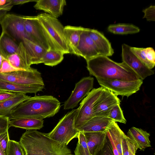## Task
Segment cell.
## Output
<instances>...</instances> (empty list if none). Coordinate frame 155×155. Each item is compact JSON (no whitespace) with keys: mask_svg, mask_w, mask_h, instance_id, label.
Instances as JSON below:
<instances>
[{"mask_svg":"<svg viewBox=\"0 0 155 155\" xmlns=\"http://www.w3.org/2000/svg\"><path fill=\"white\" fill-rule=\"evenodd\" d=\"M6 59L15 68L20 70L29 69L31 61L22 41L19 42L15 53L8 56Z\"/></svg>","mask_w":155,"mask_h":155,"instance_id":"cell-16","label":"cell"},{"mask_svg":"<svg viewBox=\"0 0 155 155\" xmlns=\"http://www.w3.org/2000/svg\"><path fill=\"white\" fill-rule=\"evenodd\" d=\"M18 45L11 37L2 32L0 35V49L5 58L15 53Z\"/></svg>","mask_w":155,"mask_h":155,"instance_id":"cell-28","label":"cell"},{"mask_svg":"<svg viewBox=\"0 0 155 155\" xmlns=\"http://www.w3.org/2000/svg\"><path fill=\"white\" fill-rule=\"evenodd\" d=\"M20 70L12 66L9 61L6 59H3L2 67L0 69V73H8L12 71Z\"/></svg>","mask_w":155,"mask_h":155,"instance_id":"cell-35","label":"cell"},{"mask_svg":"<svg viewBox=\"0 0 155 155\" xmlns=\"http://www.w3.org/2000/svg\"><path fill=\"white\" fill-rule=\"evenodd\" d=\"M131 51L141 61L150 69L155 65V52L153 48L130 47Z\"/></svg>","mask_w":155,"mask_h":155,"instance_id":"cell-24","label":"cell"},{"mask_svg":"<svg viewBox=\"0 0 155 155\" xmlns=\"http://www.w3.org/2000/svg\"><path fill=\"white\" fill-rule=\"evenodd\" d=\"M81 26L67 25L64 27V32L70 53L76 55V49L80 36L84 29Z\"/></svg>","mask_w":155,"mask_h":155,"instance_id":"cell-22","label":"cell"},{"mask_svg":"<svg viewBox=\"0 0 155 155\" xmlns=\"http://www.w3.org/2000/svg\"><path fill=\"white\" fill-rule=\"evenodd\" d=\"M127 136L137 148L141 150L151 147L150 134L141 128L132 127L129 129Z\"/></svg>","mask_w":155,"mask_h":155,"instance_id":"cell-20","label":"cell"},{"mask_svg":"<svg viewBox=\"0 0 155 155\" xmlns=\"http://www.w3.org/2000/svg\"><path fill=\"white\" fill-rule=\"evenodd\" d=\"M10 122L8 117L0 116V134L8 131Z\"/></svg>","mask_w":155,"mask_h":155,"instance_id":"cell-34","label":"cell"},{"mask_svg":"<svg viewBox=\"0 0 155 155\" xmlns=\"http://www.w3.org/2000/svg\"><path fill=\"white\" fill-rule=\"evenodd\" d=\"M0 80L23 85H44L41 73L32 68L26 70L0 73Z\"/></svg>","mask_w":155,"mask_h":155,"instance_id":"cell-9","label":"cell"},{"mask_svg":"<svg viewBox=\"0 0 155 155\" xmlns=\"http://www.w3.org/2000/svg\"><path fill=\"white\" fill-rule=\"evenodd\" d=\"M108 132L110 134L115 146L119 155H123L122 140L125 134L120 129L117 123L112 120L107 127Z\"/></svg>","mask_w":155,"mask_h":155,"instance_id":"cell-27","label":"cell"},{"mask_svg":"<svg viewBox=\"0 0 155 155\" xmlns=\"http://www.w3.org/2000/svg\"><path fill=\"white\" fill-rule=\"evenodd\" d=\"M61 103L51 95H35L19 104L8 116L9 120L28 117L40 120L52 117L57 113Z\"/></svg>","mask_w":155,"mask_h":155,"instance_id":"cell-1","label":"cell"},{"mask_svg":"<svg viewBox=\"0 0 155 155\" xmlns=\"http://www.w3.org/2000/svg\"><path fill=\"white\" fill-rule=\"evenodd\" d=\"M4 58H5L0 49V69L2 67V60Z\"/></svg>","mask_w":155,"mask_h":155,"instance_id":"cell-46","label":"cell"},{"mask_svg":"<svg viewBox=\"0 0 155 155\" xmlns=\"http://www.w3.org/2000/svg\"><path fill=\"white\" fill-rule=\"evenodd\" d=\"M104 89L101 87L92 89L81 102L78 108L75 121L76 128L94 117L92 114L94 107Z\"/></svg>","mask_w":155,"mask_h":155,"instance_id":"cell-7","label":"cell"},{"mask_svg":"<svg viewBox=\"0 0 155 155\" xmlns=\"http://www.w3.org/2000/svg\"><path fill=\"white\" fill-rule=\"evenodd\" d=\"M2 32L15 41H22L25 38H28L26 33L23 16L13 14H7L0 20Z\"/></svg>","mask_w":155,"mask_h":155,"instance_id":"cell-8","label":"cell"},{"mask_svg":"<svg viewBox=\"0 0 155 155\" xmlns=\"http://www.w3.org/2000/svg\"><path fill=\"white\" fill-rule=\"evenodd\" d=\"M78 108L68 112L59 120L50 132L46 133L49 137L67 145L73 139L78 138L79 131L74 123Z\"/></svg>","mask_w":155,"mask_h":155,"instance_id":"cell-5","label":"cell"},{"mask_svg":"<svg viewBox=\"0 0 155 155\" xmlns=\"http://www.w3.org/2000/svg\"><path fill=\"white\" fill-rule=\"evenodd\" d=\"M22 41L30 58L32 64H40L41 60L47 51L28 38H24Z\"/></svg>","mask_w":155,"mask_h":155,"instance_id":"cell-23","label":"cell"},{"mask_svg":"<svg viewBox=\"0 0 155 155\" xmlns=\"http://www.w3.org/2000/svg\"><path fill=\"white\" fill-rule=\"evenodd\" d=\"M26 33L28 39L48 51L50 47L43 34L36 16H23Z\"/></svg>","mask_w":155,"mask_h":155,"instance_id":"cell-12","label":"cell"},{"mask_svg":"<svg viewBox=\"0 0 155 155\" xmlns=\"http://www.w3.org/2000/svg\"><path fill=\"white\" fill-rule=\"evenodd\" d=\"M37 17L50 49L64 54L70 53L64 35V27L57 18L46 13L39 14Z\"/></svg>","mask_w":155,"mask_h":155,"instance_id":"cell-4","label":"cell"},{"mask_svg":"<svg viewBox=\"0 0 155 155\" xmlns=\"http://www.w3.org/2000/svg\"><path fill=\"white\" fill-rule=\"evenodd\" d=\"M107 117L115 122H118L124 124H126L127 122L120 107V104H117L111 108Z\"/></svg>","mask_w":155,"mask_h":155,"instance_id":"cell-32","label":"cell"},{"mask_svg":"<svg viewBox=\"0 0 155 155\" xmlns=\"http://www.w3.org/2000/svg\"><path fill=\"white\" fill-rule=\"evenodd\" d=\"M18 93L0 90V102L11 98L15 96Z\"/></svg>","mask_w":155,"mask_h":155,"instance_id":"cell-38","label":"cell"},{"mask_svg":"<svg viewBox=\"0 0 155 155\" xmlns=\"http://www.w3.org/2000/svg\"><path fill=\"white\" fill-rule=\"evenodd\" d=\"M7 12L0 4V20L7 14Z\"/></svg>","mask_w":155,"mask_h":155,"instance_id":"cell-45","label":"cell"},{"mask_svg":"<svg viewBox=\"0 0 155 155\" xmlns=\"http://www.w3.org/2000/svg\"><path fill=\"white\" fill-rule=\"evenodd\" d=\"M94 81V78L89 76L82 78L76 84L70 96L64 103V109H73L77 107L79 102L86 96L93 88Z\"/></svg>","mask_w":155,"mask_h":155,"instance_id":"cell-11","label":"cell"},{"mask_svg":"<svg viewBox=\"0 0 155 155\" xmlns=\"http://www.w3.org/2000/svg\"><path fill=\"white\" fill-rule=\"evenodd\" d=\"M97 155H114L112 145L108 138L104 147Z\"/></svg>","mask_w":155,"mask_h":155,"instance_id":"cell-37","label":"cell"},{"mask_svg":"<svg viewBox=\"0 0 155 155\" xmlns=\"http://www.w3.org/2000/svg\"><path fill=\"white\" fill-rule=\"evenodd\" d=\"M25 155H74L67 145L36 130H27L19 142Z\"/></svg>","mask_w":155,"mask_h":155,"instance_id":"cell-2","label":"cell"},{"mask_svg":"<svg viewBox=\"0 0 155 155\" xmlns=\"http://www.w3.org/2000/svg\"><path fill=\"white\" fill-rule=\"evenodd\" d=\"M88 34L97 47L100 55L112 56L114 53L111 43L104 34L98 30L89 28Z\"/></svg>","mask_w":155,"mask_h":155,"instance_id":"cell-18","label":"cell"},{"mask_svg":"<svg viewBox=\"0 0 155 155\" xmlns=\"http://www.w3.org/2000/svg\"><path fill=\"white\" fill-rule=\"evenodd\" d=\"M112 120L107 117L95 116L76 129L82 132L104 131Z\"/></svg>","mask_w":155,"mask_h":155,"instance_id":"cell-21","label":"cell"},{"mask_svg":"<svg viewBox=\"0 0 155 155\" xmlns=\"http://www.w3.org/2000/svg\"><path fill=\"white\" fill-rule=\"evenodd\" d=\"M9 140L8 131L0 134V143L5 155L8 143Z\"/></svg>","mask_w":155,"mask_h":155,"instance_id":"cell-36","label":"cell"},{"mask_svg":"<svg viewBox=\"0 0 155 155\" xmlns=\"http://www.w3.org/2000/svg\"><path fill=\"white\" fill-rule=\"evenodd\" d=\"M31 97L25 94L18 93L13 97L0 102V116L8 117L14 108Z\"/></svg>","mask_w":155,"mask_h":155,"instance_id":"cell-26","label":"cell"},{"mask_svg":"<svg viewBox=\"0 0 155 155\" xmlns=\"http://www.w3.org/2000/svg\"><path fill=\"white\" fill-rule=\"evenodd\" d=\"M13 5H22L31 2H36V0H11Z\"/></svg>","mask_w":155,"mask_h":155,"instance_id":"cell-43","label":"cell"},{"mask_svg":"<svg viewBox=\"0 0 155 155\" xmlns=\"http://www.w3.org/2000/svg\"><path fill=\"white\" fill-rule=\"evenodd\" d=\"M0 155H5L0 143Z\"/></svg>","mask_w":155,"mask_h":155,"instance_id":"cell-47","label":"cell"},{"mask_svg":"<svg viewBox=\"0 0 155 155\" xmlns=\"http://www.w3.org/2000/svg\"><path fill=\"white\" fill-rule=\"evenodd\" d=\"M88 29L85 28L81 34L76 53V55L83 57L86 61L100 55L97 47L88 34Z\"/></svg>","mask_w":155,"mask_h":155,"instance_id":"cell-14","label":"cell"},{"mask_svg":"<svg viewBox=\"0 0 155 155\" xmlns=\"http://www.w3.org/2000/svg\"><path fill=\"white\" fill-rule=\"evenodd\" d=\"M9 126L27 130H40L43 127L44 120L31 118H20L10 120Z\"/></svg>","mask_w":155,"mask_h":155,"instance_id":"cell-25","label":"cell"},{"mask_svg":"<svg viewBox=\"0 0 155 155\" xmlns=\"http://www.w3.org/2000/svg\"><path fill=\"white\" fill-rule=\"evenodd\" d=\"M44 88L45 85H23L0 80V90L26 94H36L38 92L42 91Z\"/></svg>","mask_w":155,"mask_h":155,"instance_id":"cell-19","label":"cell"},{"mask_svg":"<svg viewBox=\"0 0 155 155\" xmlns=\"http://www.w3.org/2000/svg\"><path fill=\"white\" fill-rule=\"evenodd\" d=\"M86 62V67L90 74L96 79L128 81H134L140 79L124 62H116L105 56L99 55Z\"/></svg>","mask_w":155,"mask_h":155,"instance_id":"cell-3","label":"cell"},{"mask_svg":"<svg viewBox=\"0 0 155 155\" xmlns=\"http://www.w3.org/2000/svg\"><path fill=\"white\" fill-rule=\"evenodd\" d=\"M91 155H97L104 147L107 140V130L104 131L83 132Z\"/></svg>","mask_w":155,"mask_h":155,"instance_id":"cell-15","label":"cell"},{"mask_svg":"<svg viewBox=\"0 0 155 155\" xmlns=\"http://www.w3.org/2000/svg\"><path fill=\"white\" fill-rule=\"evenodd\" d=\"M107 136L112 145L113 151L114 155H119V153L115 146L113 140L111 138L110 135V134L107 131Z\"/></svg>","mask_w":155,"mask_h":155,"instance_id":"cell-44","label":"cell"},{"mask_svg":"<svg viewBox=\"0 0 155 155\" xmlns=\"http://www.w3.org/2000/svg\"><path fill=\"white\" fill-rule=\"evenodd\" d=\"M64 54L55 50L49 49L47 51L41 61V63L51 67L60 63L64 59Z\"/></svg>","mask_w":155,"mask_h":155,"instance_id":"cell-29","label":"cell"},{"mask_svg":"<svg viewBox=\"0 0 155 155\" xmlns=\"http://www.w3.org/2000/svg\"><path fill=\"white\" fill-rule=\"evenodd\" d=\"M120 101L117 96L104 88L101 95L94 107L92 112L93 117H107L111 108L117 104H120Z\"/></svg>","mask_w":155,"mask_h":155,"instance_id":"cell-13","label":"cell"},{"mask_svg":"<svg viewBox=\"0 0 155 155\" xmlns=\"http://www.w3.org/2000/svg\"><path fill=\"white\" fill-rule=\"evenodd\" d=\"M127 136L125 134L122 139V144L123 155H128V151L127 142Z\"/></svg>","mask_w":155,"mask_h":155,"instance_id":"cell-42","label":"cell"},{"mask_svg":"<svg viewBox=\"0 0 155 155\" xmlns=\"http://www.w3.org/2000/svg\"><path fill=\"white\" fill-rule=\"evenodd\" d=\"M143 12L144 15L143 18H146L149 21H155V6L151 5L149 7L143 9Z\"/></svg>","mask_w":155,"mask_h":155,"instance_id":"cell-33","label":"cell"},{"mask_svg":"<svg viewBox=\"0 0 155 155\" xmlns=\"http://www.w3.org/2000/svg\"><path fill=\"white\" fill-rule=\"evenodd\" d=\"M35 2V9L43 11L56 18L62 15L66 5L65 0H38Z\"/></svg>","mask_w":155,"mask_h":155,"instance_id":"cell-17","label":"cell"},{"mask_svg":"<svg viewBox=\"0 0 155 155\" xmlns=\"http://www.w3.org/2000/svg\"><path fill=\"white\" fill-rule=\"evenodd\" d=\"M78 143L86 150H89L87 146L86 138L84 133L82 132H79L78 137Z\"/></svg>","mask_w":155,"mask_h":155,"instance_id":"cell-39","label":"cell"},{"mask_svg":"<svg viewBox=\"0 0 155 155\" xmlns=\"http://www.w3.org/2000/svg\"><path fill=\"white\" fill-rule=\"evenodd\" d=\"M127 142L128 148V155H136L138 149L127 136Z\"/></svg>","mask_w":155,"mask_h":155,"instance_id":"cell-40","label":"cell"},{"mask_svg":"<svg viewBox=\"0 0 155 155\" xmlns=\"http://www.w3.org/2000/svg\"><path fill=\"white\" fill-rule=\"evenodd\" d=\"M6 155H25L24 150L19 142L9 140Z\"/></svg>","mask_w":155,"mask_h":155,"instance_id":"cell-31","label":"cell"},{"mask_svg":"<svg viewBox=\"0 0 155 155\" xmlns=\"http://www.w3.org/2000/svg\"><path fill=\"white\" fill-rule=\"evenodd\" d=\"M101 87L107 89L117 96L128 97L138 91L143 83L140 79L132 81L117 80H108L97 78Z\"/></svg>","mask_w":155,"mask_h":155,"instance_id":"cell-6","label":"cell"},{"mask_svg":"<svg viewBox=\"0 0 155 155\" xmlns=\"http://www.w3.org/2000/svg\"><path fill=\"white\" fill-rule=\"evenodd\" d=\"M130 46L123 44L122 45V62L126 64L143 80L154 74V71L145 65L131 51Z\"/></svg>","mask_w":155,"mask_h":155,"instance_id":"cell-10","label":"cell"},{"mask_svg":"<svg viewBox=\"0 0 155 155\" xmlns=\"http://www.w3.org/2000/svg\"><path fill=\"white\" fill-rule=\"evenodd\" d=\"M107 30L114 34L126 35L138 33L140 29L132 24H117L110 25L107 27Z\"/></svg>","mask_w":155,"mask_h":155,"instance_id":"cell-30","label":"cell"},{"mask_svg":"<svg viewBox=\"0 0 155 155\" xmlns=\"http://www.w3.org/2000/svg\"><path fill=\"white\" fill-rule=\"evenodd\" d=\"M74 155H91L89 150H86L78 143L74 150Z\"/></svg>","mask_w":155,"mask_h":155,"instance_id":"cell-41","label":"cell"}]
</instances>
